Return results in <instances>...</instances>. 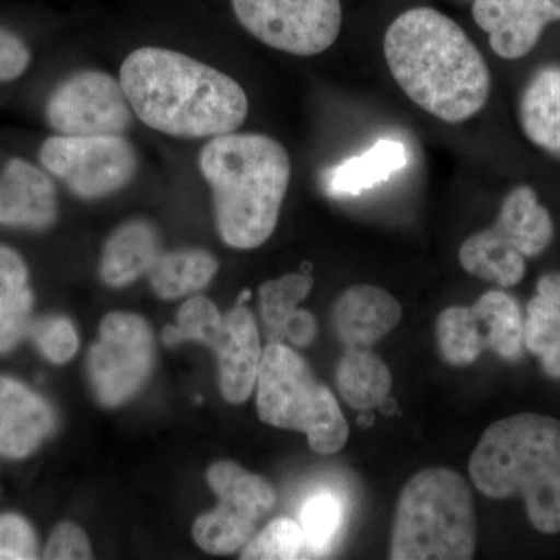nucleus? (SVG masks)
Segmentation results:
<instances>
[{"label": "nucleus", "mask_w": 560, "mask_h": 560, "mask_svg": "<svg viewBox=\"0 0 560 560\" xmlns=\"http://www.w3.org/2000/svg\"><path fill=\"white\" fill-rule=\"evenodd\" d=\"M313 279L300 272H290L279 279L268 280L260 287V315L271 342L283 340V327L298 311L300 302L308 296Z\"/></svg>", "instance_id": "obj_28"}, {"label": "nucleus", "mask_w": 560, "mask_h": 560, "mask_svg": "<svg viewBox=\"0 0 560 560\" xmlns=\"http://www.w3.org/2000/svg\"><path fill=\"white\" fill-rule=\"evenodd\" d=\"M40 116L54 135H124L135 110L119 79L103 70L80 69L46 92Z\"/></svg>", "instance_id": "obj_9"}, {"label": "nucleus", "mask_w": 560, "mask_h": 560, "mask_svg": "<svg viewBox=\"0 0 560 560\" xmlns=\"http://www.w3.org/2000/svg\"><path fill=\"white\" fill-rule=\"evenodd\" d=\"M521 124L534 145L560 158L559 66H545L530 79L522 95Z\"/></svg>", "instance_id": "obj_21"}, {"label": "nucleus", "mask_w": 560, "mask_h": 560, "mask_svg": "<svg viewBox=\"0 0 560 560\" xmlns=\"http://www.w3.org/2000/svg\"><path fill=\"white\" fill-rule=\"evenodd\" d=\"M383 49L401 91L431 116L460 124L485 108L488 62L469 35L441 11H405L386 31Z\"/></svg>", "instance_id": "obj_2"}, {"label": "nucleus", "mask_w": 560, "mask_h": 560, "mask_svg": "<svg viewBox=\"0 0 560 560\" xmlns=\"http://www.w3.org/2000/svg\"><path fill=\"white\" fill-rule=\"evenodd\" d=\"M459 264L469 275L497 283L501 289L517 285L526 272L525 256L493 226L463 243Z\"/></svg>", "instance_id": "obj_23"}, {"label": "nucleus", "mask_w": 560, "mask_h": 560, "mask_svg": "<svg viewBox=\"0 0 560 560\" xmlns=\"http://www.w3.org/2000/svg\"><path fill=\"white\" fill-rule=\"evenodd\" d=\"M436 338L442 357L452 366H469L488 350L480 320L471 305H453L445 308L438 316Z\"/></svg>", "instance_id": "obj_26"}, {"label": "nucleus", "mask_w": 560, "mask_h": 560, "mask_svg": "<svg viewBox=\"0 0 560 560\" xmlns=\"http://www.w3.org/2000/svg\"><path fill=\"white\" fill-rule=\"evenodd\" d=\"M338 389L350 407L370 411L389 396L393 377L377 355L361 348H349L337 368Z\"/></svg>", "instance_id": "obj_24"}, {"label": "nucleus", "mask_w": 560, "mask_h": 560, "mask_svg": "<svg viewBox=\"0 0 560 560\" xmlns=\"http://www.w3.org/2000/svg\"><path fill=\"white\" fill-rule=\"evenodd\" d=\"M198 167L212 190L221 241L237 249L264 245L278 226L289 191L285 147L259 132L234 131L209 139Z\"/></svg>", "instance_id": "obj_3"}, {"label": "nucleus", "mask_w": 560, "mask_h": 560, "mask_svg": "<svg viewBox=\"0 0 560 560\" xmlns=\"http://www.w3.org/2000/svg\"><path fill=\"white\" fill-rule=\"evenodd\" d=\"M342 522L341 500L329 490L315 493L305 501L300 523L307 541V550L324 552L334 544Z\"/></svg>", "instance_id": "obj_30"}, {"label": "nucleus", "mask_w": 560, "mask_h": 560, "mask_svg": "<svg viewBox=\"0 0 560 560\" xmlns=\"http://www.w3.org/2000/svg\"><path fill=\"white\" fill-rule=\"evenodd\" d=\"M208 481L220 503L197 518L194 537L205 551L232 555L253 539L259 523L275 508L276 492L264 477L231 460L210 466Z\"/></svg>", "instance_id": "obj_10"}, {"label": "nucleus", "mask_w": 560, "mask_h": 560, "mask_svg": "<svg viewBox=\"0 0 560 560\" xmlns=\"http://www.w3.org/2000/svg\"><path fill=\"white\" fill-rule=\"evenodd\" d=\"M49 401L11 377H0V455L27 458L55 430Z\"/></svg>", "instance_id": "obj_15"}, {"label": "nucleus", "mask_w": 560, "mask_h": 560, "mask_svg": "<svg viewBox=\"0 0 560 560\" xmlns=\"http://www.w3.org/2000/svg\"><path fill=\"white\" fill-rule=\"evenodd\" d=\"M372 422H374V419H372V416H370V415L361 416V418L359 419L360 425L370 427V425H372Z\"/></svg>", "instance_id": "obj_37"}, {"label": "nucleus", "mask_w": 560, "mask_h": 560, "mask_svg": "<svg viewBox=\"0 0 560 560\" xmlns=\"http://www.w3.org/2000/svg\"><path fill=\"white\" fill-rule=\"evenodd\" d=\"M160 254V232L150 221H125L103 246L101 278L113 289L130 285L149 275Z\"/></svg>", "instance_id": "obj_17"}, {"label": "nucleus", "mask_w": 560, "mask_h": 560, "mask_svg": "<svg viewBox=\"0 0 560 560\" xmlns=\"http://www.w3.org/2000/svg\"><path fill=\"white\" fill-rule=\"evenodd\" d=\"M469 474L489 499L523 497L529 522L540 533H560L558 419L522 412L497 420L471 453Z\"/></svg>", "instance_id": "obj_4"}, {"label": "nucleus", "mask_w": 560, "mask_h": 560, "mask_svg": "<svg viewBox=\"0 0 560 560\" xmlns=\"http://www.w3.org/2000/svg\"><path fill=\"white\" fill-rule=\"evenodd\" d=\"M235 18L271 49L315 57L334 46L342 24L341 0H231Z\"/></svg>", "instance_id": "obj_11"}, {"label": "nucleus", "mask_w": 560, "mask_h": 560, "mask_svg": "<svg viewBox=\"0 0 560 560\" xmlns=\"http://www.w3.org/2000/svg\"><path fill=\"white\" fill-rule=\"evenodd\" d=\"M44 559H92L86 534L73 523H61L51 533Z\"/></svg>", "instance_id": "obj_34"}, {"label": "nucleus", "mask_w": 560, "mask_h": 560, "mask_svg": "<svg viewBox=\"0 0 560 560\" xmlns=\"http://www.w3.org/2000/svg\"><path fill=\"white\" fill-rule=\"evenodd\" d=\"M35 58L31 40L16 28L0 22V88H10L25 80Z\"/></svg>", "instance_id": "obj_32"}, {"label": "nucleus", "mask_w": 560, "mask_h": 560, "mask_svg": "<svg viewBox=\"0 0 560 560\" xmlns=\"http://www.w3.org/2000/svg\"><path fill=\"white\" fill-rule=\"evenodd\" d=\"M119 80L135 116L173 138L230 135L248 117V95L237 81L176 50L131 51L121 62Z\"/></svg>", "instance_id": "obj_1"}, {"label": "nucleus", "mask_w": 560, "mask_h": 560, "mask_svg": "<svg viewBox=\"0 0 560 560\" xmlns=\"http://www.w3.org/2000/svg\"><path fill=\"white\" fill-rule=\"evenodd\" d=\"M480 320L486 349L500 359L515 361L523 353L521 305L501 290L488 291L471 305Z\"/></svg>", "instance_id": "obj_25"}, {"label": "nucleus", "mask_w": 560, "mask_h": 560, "mask_svg": "<svg viewBox=\"0 0 560 560\" xmlns=\"http://www.w3.org/2000/svg\"><path fill=\"white\" fill-rule=\"evenodd\" d=\"M261 422L307 434L312 451L334 455L349 440V425L334 393L318 382L307 361L280 342L261 352L257 374Z\"/></svg>", "instance_id": "obj_6"}, {"label": "nucleus", "mask_w": 560, "mask_h": 560, "mask_svg": "<svg viewBox=\"0 0 560 560\" xmlns=\"http://www.w3.org/2000/svg\"><path fill=\"white\" fill-rule=\"evenodd\" d=\"M307 550V541L300 522L280 517L268 523L259 534L243 547L242 559L287 560L301 559Z\"/></svg>", "instance_id": "obj_29"}, {"label": "nucleus", "mask_w": 560, "mask_h": 560, "mask_svg": "<svg viewBox=\"0 0 560 560\" xmlns=\"http://www.w3.org/2000/svg\"><path fill=\"white\" fill-rule=\"evenodd\" d=\"M31 331L36 348L50 363H68L79 350V335L73 324L65 316L40 319L32 324Z\"/></svg>", "instance_id": "obj_31"}, {"label": "nucleus", "mask_w": 560, "mask_h": 560, "mask_svg": "<svg viewBox=\"0 0 560 560\" xmlns=\"http://www.w3.org/2000/svg\"><path fill=\"white\" fill-rule=\"evenodd\" d=\"M401 308L388 291L374 285H353L338 298L334 324L348 348H368L399 326Z\"/></svg>", "instance_id": "obj_16"}, {"label": "nucleus", "mask_w": 560, "mask_h": 560, "mask_svg": "<svg viewBox=\"0 0 560 560\" xmlns=\"http://www.w3.org/2000/svg\"><path fill=\"white\" fill-rule=\"evenodd\" d=\"M316 330L318 327H316L315 316L311 312L298 308L283 327V340L293 342L298 348H305L315 340Z\"/></svg>", "instance_id": "obj_35"}, {"label": "nucleus", "mask_w": 560, "mask_h": 560, "mask_svg": "<svg viewBox=\"0 0 560 560\" xmlns=\"http://www.w3.org/2000/svg\"><path fill=\"white\" fill-rule=\"evenodd\" d=\"M493 228L525 257L544 253L555 234L550 212L528 186L517 187L504 198Z\"/></svg>", "instance_id": "obj_19"}, {"label": "nucleus", "mask_w": 560, "mask_h": 560, "mask_svg": "<svg viewBox=\"0 0 560 560\" xmlns=\"http://www.w3.org/2000/svg\"><path fill=\"white\" fill-rule=\"evenodd\" d=\"M471 14L504 60L526 57L544 28L560 21V0H475Z\"/></svg>", "instance_id": "obj_14"}, {"label": "nucleus", "mask_w": 560, "mask_h": 560, "mask_svg": "<svg viewBox=\"0 0 560 560\" xmlns=\"http://www.w3.org/2000/svg\"><path fill=\"white\" fill-rule=\"evenodd\" d=\"M60 217L58 183L22 153L0 156V228L49 231Z\"/></svg>", "instance_id": "obj_13"}, {"label": "nucleus", "mask_w": 560, "mask_h": 560, "mask_svg": "<svg viewBox=\"0 0 560 560\" xmlns=\"http://www.w3.org/2000/svg\"><path fill=\"white\" fill-rule=\"evenodd\" d=\"M33 304L27 261L20 250L0 243V355L11 352L31 331Z\"/></svg>", "instance_id": "obj_18"}, {"label": "nucleus", "mask_w": 560, "mask_h": 560, "mask_svg": "<svg viewBox=\"0 0 560 560\" xmlns=\"http://www.w3.org/2000/svg\"><path fill=\"white\" fill-rule=\"evenodd\" d=\"M523 346L539 357L544 371L560 381V308L537 294L528 302Z\"/></svg>", "instance_id": "obj_27"}, {"label": "nucleus", "mask_w": 560, "mask_h": 560, "mask_svg": "<svg viewBox=\"0 0 560 560\" xmlns=\"http://www.w3.org/2000/svg\"><path fill=\"white\" fill-rule=\"evenodd\" d=\"M537 294L560 308V272L544 276L537 283Z\"/></svg>", "instance_id": "obj_36"}, {"label": "nucleus", "mask_w": 560, "mask_h": 560, "mask_svg": "<svg viewBox=\"0 0 560 560\" xmlns=\"http://www.w3.org/2000/svg\"><path fill=\"white\" fill-rule=\"evenodd\" d=\"M173 330L179 342H202L217 353L224 399L231 404L249 399L261 360L259 329L249 308L238 304L221 316L208 298L194 296L179 308Z\"/></svg>", "instance_id": "obj_7"}, {"label": "nucleus", "mask_w": 560, "mask_h": 560, "mask_svg": "<svg viewBox=\"0 0 560 560\" xmlns=\"http://www.w3.org/2000/svg\"><path fill=\"white\" fill-rule=\"evenodd\" d=\"M219 271V260L201 248L161 250L149 271L151 287L165 301L205 290Z\"/></svg>", "instance_id": "obj_22"}, {"label": "nucleus", "mask_w": 560, "mask_h": 560, "mask_svg": "<svg viewBox=\"0 0 560 560\" xmlns=\"http://www.w3.org/2000/svg\"><path fill=\"white\" fill-rule=\"evenodd\" d=\"M38 558V540L31 523L18 514H0V560Z\"/></svg>", "instance_id": "obj_33"}, {"label": "nucleus", "mask_w": 560, "mask_h": 560, "mask_svg": "<svg viewBox=\"0 0 560 560\" xmlns=\"http://www.w3.org/2000/svg\"><path fill=\"white\" fill-rule=\"evenodd\" d=\"M35 161L81 200H98L124 190L139 168L138 151L124 135L62 136L49 132Z\"/></svg>", "instance_id": "obj_8"}, {"label": "nucleus", "mask_w": 560, "mask_h": 560, "mask_svg": "<svg viewBox=\"0 0 560 560\" xmlns=\"http://www.w3.org/2000/svg\"><path fill=\"white\" fill-rule=\"evenodd\" d=\"M153 361L154 338L147 320L132 313H109L88 359L98 400L106 407L130 400L149 381Z\"/></svg>", "instance_id": "obj_12"}, {"label": "nucleus", "mask_w": 560, "mask_h": 560, "mask_svg": "<svg viewBox=\"0 0 560 560\" xmlns=\"http://www.w3.org/2000/svg\"><path fill=\"white\" fill-rule=\"evenodd\" d=\"M408 164L404 143L382 139L360 156L349 158L324 173V186L330 195H359L372 189Z\"/></svg>", "instance_id": "obj_20"}, {"label": "nucleus", "mask_w": 560, "mask_h": 560, "mask_svg": "<svg viewBox=\"0 0 560 560\" xmlns=\"http://www.w3.org/2000/svg\"><path fill=\"white\" fill-rule=\"evenodd\" d=\"M477 521L469 482L458 471L429 467L401 489L390 539L394 560H469Z\"/></svg>", "instance_id": "obj_5"}]
</instances>
